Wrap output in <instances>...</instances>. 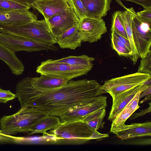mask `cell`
<instances>
[{
	"instance_id": "cell-1",
	"label": "cell",
	"mask_w": 151,
	"mask_h": 151,
	"mask_svg": "<svg viewBox=\"0 0 151 151\" xmlns=\"http://www.w3.org/2000/svg\"><path fill=\"white\" fill-rule=\"evenodd\" d=\"M101 86L96 80L83 79L70 80L56 88L40 90L33 85L31 77H28L17 84L16 94L21 107H31L38 112L60 118L103 94Z\"/></svg>"
},
{
	"instance_id": "cell-2",
	"label": "cell",
	"mask_w": 151,
	"mask_h": 151,
	"mask_svg": "<svg viewBox=\"0 0 151 151\" xmlns=\"http://www.w3.org/2000/svg\"><path fill=\"white\" fill-rule=\"evenodd\" d=\"M44 136L51 137L56 144H81L93 139L101 140L109 137L90 127L82 120L61 122Z\"/></svg>"
},
{
	"instance_id": "cell-3",
	"label": "cell",
	"mask_w": 151,
	"mask_h": 151,
	"mask_svg": "<svg viewBox=\"0 0 151 151\" xmlns=\"http://www.w3.org/2000/svg\"><path fill=\"white\" fill-rule=\"evenodd\" d=\"M47 115L24 106L15 114L4 116L0 119V133L12 135L20 133H28Z\"/></svg>"
},
{
	"instance_id": "cell-4",
	"label": "cell",
	"mask_w": 151,
	"mask_h": 151,
	"mask_svg": "<svg viewBox=\"0 0 151 151\" xmlns=\"http://www.w3.org/2000/svg\"><path fill=\"white\" fill-rule=\"evenodd\" d=\"M0 32L22 36L47 45L57 43L45 19L17 25L0 23Z\"/></svg>"
},
{
	"instance_id": "cell-5",
	"label": "cell",
	"mask_w": 151,
	"mask_h": 151,
	"mask_svg": "<svg viewBox=\"0 0 151 151\" xmlns=\"http://www.w3.org/2000/svg\"><path fill=\"white\" fill-rule=\"evenodd\" d=\"M90 66H74L48 59L42 62L36 72L41 75L71 79L86 75L92 69Z\"/></svg>"
},
{
	"instance_id": "cell-6",
	"label": "cell",
	"mask_w": 151,
	"mask_h": 151,
	"mask_svg": "<svg viewBox=\"0 0 151 151\" xmlns=\"http://www.w3.org/2000/svg\"><path fill=\"white\" fill-rule=\"evenodd\" d=\"M151 79V75L136 72L111 78L101 85L102 93H108L112 99L124 92L144 83Z\"/></svg>"
},
{
	"instance_id": "cell-7",
	"label": "cell",
	"mask_w": 151,
	"mask_h": 151,
	"mask_svg": "<svg viewBox=\"0 0 151 151\" xmlns=\"http://www.w3.org/2000/svg\"><path fill=\"white\" fill-rule=\"evenodd\" d=\"M0 43L14 52L22 51H57L58 49V47L54 45L45 44L19 35L1 32Z\"/></svg>"
},
{
	"instance_id": "cell-8",
	"label": "cell",
	"mask_w": 151,
	"mask_h": 151,
	"mask_svg": "<svg viewBox=\"0 0 151 151\" xmlns=\"http://www.w3.org/2000/svg\"><path fill=\"white\" fill-rule=\"evenodd\" d=\"M136 13L132 22L133 37L139 57L142 58L151 51V25L142 21Z\"/></svg>"
},
{
	"instance_id": "cell-9",
	"label": "cell",
	"mask_w": 151,
	"mask_h": 151,
	"mask_svg": "<svg viewBox=\"0 0 151 151\" xmlns=\"http://www.w3.org/2000/svg\"><path fill=\"white\" fill-rule=\"evenodd\" d=\"M78 27L82 42H97L107 32L105 22L101 17H84L80 19Z\"/></svg>"
},
{
	"instance_id": "cell-10",
	"label": "cell",
	"mask_w": 151,
	"mask_h": 151,
	"mask_svg": "<svg viewBox=\"0 0 151 151\" xmlns=\"http://www.w3.org/2000/svg\"><path fill=\"white\" fill-rule=\"evenodd\" d=\"M80 20L71 5L66 11L52 16L46 21L56 40L66 31L78 25Z\"/></svg>"
},
{
	"instance_id": "cell-11",
	"label": "cell",
	"mask_w": 151,
	"mask_h": 151,
	"mask_svg": "<svg viewBox=\"0 0 151 151\" xmlns=\"http://www.w3.org/2000/svg\"><path fill=\"white\" fill-rule=\"evenodd\" d=\"M107 97L100 95L86 105L76 109L60 118L61 122L82 120L86 116L96 111L106 108Z\"/></svg>"
},
{
	"instance_id": "cell-12",
	"label": "cell",
	"mask_w": 151,
	"mask_h": 151,
	"mask_svg": "<svg viewBox=\"0 0 151 151\" xmlns=\"http://www.w3.org/2000/svg\"><path fill=\"white\" fill-rule=\"evenodd\" d=\"M30 5L43 15L46 20L66 11L71 6L69 0H37Z\"/></svg>"
},
{
	"instance_id": "cell-13",
	"label": "cell",
	"mask_w": 151,
	"mask_h": 151,
	"mask_svg": "<svg viewBox=\"0 0 151 151\" xmlns=\"http://www.w3.org/2000/svg\"><path fill=\"white\" fill-rule=\"evenodd\" d=\"M122 140L151 135V122L125 124L120 129L114 132Z\"/></svg>"
},
{
	"instance_id": "cell-14",
	"label": "cell",
	"mask_w": 151,
	"mask_h": 151,
	"mask_svg": "<svg viewBox=\"0 0 151 151\" xmlns=\"http://www.w3.org/2000/svg\"><path fill=\"white\" fill-rule=\"evenodd\" d=\"M37 20V16L27 10H8L0 8V23L20 25Z\"/></svg>"
},
{
	"instance_id": "cell-15",
	"label": "cell",
	"mask_w": 151,
	"mask_h": 151,
	"mask_svg": "<svg viewBox=\"0 0 151 151\" xmlns=\"http://www.w3.org/2000/svg\"><path fill=\"white\" fill-rule=\"evenodd\" d=\"M151 86L140 85L129 90L112 99V104L108 119L112 121L116 116L124 109L139 92Z\"/></svg>"
},
{
	"instance_id": "cell-16",
	"label": "cell",
	"mask_w": 151,
	"mask_h": 151,
	"mask_svg": "<svg viewBox=\"0 0 151 151\" xmlns=\"http://www.w3.org/2000/svg\"><path fill=\"white\" fill-rule=\"evenodd\" d=\"M125 9L123 12L119 11V15L123 24L130 43L132 53L130 58L133 64L135 65L139 58L134 42L132 29V19L136 12L133 7L127 8Z\"/></svg>"
},
{
	"instance_id": "cell-17",
	"label": "cell",
	"mask_w": 151,
	"mask_h": 151,
	"mask_svg": "<svg viewBox=\"0 0 151 151\" xmlns=\"http://www.w3.org/2000/svg\"><path fill=\"white\" fill-rule=\"evenodd\" d=\"M57 43L61 48L75 50L81 45V37L78 25L70 28L57 39Z\"/></svg>"
},
{
	"instance_id": "cell-18",
	"label": "cell",
	"mask_w": 151,
	"mask_h": 151,
	"mask_svg": "<svg viewBox=\"0 0 151 151\" xmlns=\"http://www.w3.org/2000/svg\"><path fill=\"white\" fill-rule=\"evenodd\" d=\"M87 16L102 18L106 15L111 9L112 0H82Z\"/></svg>"
},
{
	"instance_id": "cell-19",
	"label": "cell",
	"mask_w": 151,
	"mask_h": 151,
	"mask_svg": "<svg viewBox=\"0 0 151 151\" xmlns=\"http://www.w3.org/2000/svg\"><path fill=\"white\" fill-rule=\"evenodd\" d=\"M0 59L7 65L12 72L16 75L22 74L24 71V66L18 58L15 52L0 43Z\"/></svg>"
},
{
	"instance_id": "cell-20",
	"label": "cell",
	"mask_w": 151,
	"mask_h": 151,
	"mask_svg": "<svg viewBox=\"0 0 151 151\" xmlns=\"http://www.w3.org/2000/svg\"><path fill=\"white\" fill-rule=\"evenodd\" d=\"M69 81L67 79L44 75H41L39 77L31 78L33 85L38 89L42 90L62 87L66 85Z\"/></svg>"
},
{
	"instance_id": "cell-21",
	"label": "cell",
	"mask_w": 151,
	"mask_h": 151,
	"mask_svg": "<svg viewBox=\"0 0 151 151\" xmlns=\"http://www.w3.org/2000/svg\"><path fill=\"white\" fill-rule=\"evenodd\" d=\"M60 122L59 117L47 115L33 126L28 134L30 135L35 134L42 133L44 135L46 133L47 131L54 129Z\"/></svg>"
},
{
	"instance_id": "cell-22",
	"label": "cell",
	"mask_w": 151,
	"mask_h": 151,
	"mask_svg": "<svg viewBox=\"0 0 151 151\" xmlns=\"http://www.w3.org/2000/svg\"><path fill=\"white\" fill-rule=\"evenodd\" d=\"M106 115V108H103L90 114L82 120L92 128L97 130L104 127V119Z\"/></svg>"
},
{
	"instance_id": "cell-23",
	"label": "cell",
	"mask_w": 151,
	"mask_h": 151,
	"mask_svg": "<svg viewBox=\"0 0 151 151\" xmlns=\"http://www.w3.org/2000/svg\"><path fill=\"white\" fill-rule=\"evenodd\" d=\"M54 60L56 62L63 63L72 65L93 67V64L92 63L94 61L95 59L86 55H83L80 56H70Z\"/></svg>"
},
{
	"instance_id": "cell-24",
	"label": "cell",
	"mask_w": 151,
	"mask_h": 151,
	"mask_svg": "<svg viewBox=\"0 0 151 151\" xmlns=\"http://www.w3.org/2000/svg\"><path fill=\"white\" fill-rule=\"evenodd\" d=\"M133 113V112L126 106L111 121L112 123L110 132L113 133L121 129L125 124L126 121Z\"/></svg>"
},
{
	"instance_id": "cell-25",
	"label": "cell",
	"mask_w": 151,
	"mask_h": 151,
	"mask_svg": "<svg viewBox=\"0 0 151 151\" xmlns=\"http://www.w3.org/2000/svg\"><path fill=\"white\" fill-rule=\"evenodd\" d=\"M31 7L30 4L14 0H0V8L8 10H27Z\"/></svg>"
},
{
	"instance_id": "cell-26",
	"label": "cell",
	"mask_w": 151,
	"mask_h": 151,
	"mask_svg": "<svg viewBox=\"0 0 151 151\" xmlns=\"http://www.w3.org/2000/svg\"><path fill=\"white\" fill-rule=\"evenodd\" d=\"M112 46L119 56L130 57L132 55L131 50L124 44L120 41L115 37L111 35Z\"/></svg>"
},
{
	"instance_id": "cell-27",
	"label": "cell",
	"mask_w": 151,
	"mask_h": 151,
	"mask_svg": "<svg viewBox=\"0 0 151 151\" xmlns=\"http://www.w3.org/2000/svg\"><path fill=\"white\" fill-rule=\"evenodd\" d=\"M119 12V11H117L112 14L111 29H114L120 35L128 39L123 24L120 17Z\"/></svg>"
},
{
	"instance_id": "cell-28",
	"label": "cell",
	"mask_w": 151,
	"mask_h": 151,
	"mask_svg": "<svg viewBox=\"0 0 151 151\" xmlns=\"http://www.w3.org/2000/svg\"><path fill=\"white\" fill-rule=\"evenodd\" d=\"M76 14L80 19L87 16V12L82 0H69Z\"/></svg>"
},
{
	"instance_id": "cell-29",
	"label": "cell",
	"mask_w": 151,
	"mask_h": 151,
	"mask_svg": "<svg viewBox=\"0 0 151 151\" xmlns=\"http://www.w3.org/2000/svg\"><path fill=\"white\" fill-rule=\"evenodd\" d=\"M151 51L142 58L137 72L151 75Z\"/></svg>"
},
{
	"instance_id": "cell-30",
	"label": "cell",
	"mask_w": 151,
	"mask_h": 151,
	"mask_svg": "<svg viewBox=\"0 0 151 151\" xmlns=\"http://www.w3.org/2000/svg\"><path fill=\"white\" fill-rule=\"evenodd\" d=\"M136 14L142 21L151 25V6L144 8Z\"/></svg>"
},
{
	"instance_id": "cell-31",
	"label": "cell",
	"mask_w": 151,
	"mask_h": 151,
	"mask_svg": "<svg viewBox=\"0 0 151 151\" xmlns=\"http://www.w3.org/2000/svg\"><path fill=\"white\" fill-rule=\"evenodd\" d=\"M17 97L16 94L9 90H4L0 87V102L6 103L8 101L12 100Z\"/></svg>"
},
{
	"instance_id": "cell-32",
	"label": "cell",
	"mask_w": 151,
	"mask_h": 151,
	"mask_svg": "<svg viewBox=\"0 0 151 151\" xmlns=\"http://www.w3.org/2000/svg\"><path fill=\"white\" fill-rule=\"evenodd\" d=\"M142 91L138 92L126 106L134 113L140 107L138 105L139 100V96L140 93Z\"/></svg>"
},
{
	"instance_id": "cell-33",
	"label": "cell",
	"mask_w": 151,
	"mask_h": 151,
	"mask_svg": "<svg viewBox=\"0 0 151 151\" xmlns=\"http://www.w3.org/2000/svg\"><path fill=\"white\" fill-rule=\"evenodd\" d=\"M116 1L123 7L126 9V7L121 3L119 0H116ZM132 2L142 6L145 8L151 6V0H121Z\"/></svg>"
},
{
	"instance_id": "cell-34",
	"label": "cell",
	"mask_w": 151,
	"mask_h": 151,
	"mask_svg": "<svg viewBox=\"0 0 151 151\" xmlns=\"http://www.w3.org/2000/svg\"><path fill=\"white\" fill-rule=\"evenodd\" d=\"M111 35L115 37L120 41L124 44L129 49L131 50L130 43L128 39L120 35L114 29H111Z\"/></svg>"
},
{
	"instance_id": "cell-35",
	"label": "cell",
	"mask_w": 151,
	"mask_h": 151,
	"mask_svg": "<svg viewBox=\"0 0 151 151\" xmlns=\"http://www.w3.org/2000/svg\"><path fill=\"white\" fill-rule=\"evenodd\" d=\"M148 104L149 106L148 108L144 109L141 110L139 112L135 114H133L129 117V120L131 121L134 119H135L139 116H143L147 113L150 112L151 111V103L150 101Z\"/></svg>"
},
{
	"instance_id": "cell-36",
	"label": "cell",
	"mask_w": 151,
	"mask_h": 151,
	"mask_svg": "<svg viewBox=\"0 0 151 151\" xmlns=\"http://www.w3.org/2000/svg\"><path fill=\"white\" fill-rule=\"evenodd\" d=\"M11 135L0 133V144L16 143L17 141Z\"/></svg>"
},
{
	"instance_id": "cell-37",
	"label": "cell",
	"mask_w": 151,
	"mask_h": 151,
	"mask_svg": "<svg viewBox=\"0 0 151 151\" xmlns=\"http://www.w3.org/2000/svg\"><path fill=\"white\" fill-rule=\"evenodd\" d=\"M151 94V86H150L143 91L140 94L139 100L142 98Z\"/></svg>"
},
{
	"instance_id": "cell-38",
	"label": "cell",
	"mask_w": 151,
	"mask_h": 151,
	"mask_svg": "<svg viewBox=\"0 0 151 151\" xmlns=\"http://www.w3.org/2000/svg\"><path fill=\"white\" fill-rule=\"evenodd\" d=\"M151 99V94H149L147 95L146 96H145V98L141 101L140 102V103L141 104H142L144 102L147 101L149 100H150Z\"/></svg>"
},
{
	"instance_id": "cell-39",
	"label": "cell",
	"mask_w": 151,
	"mask_h": 151,
	"mask_svg": "<svg viewBox=\"0 0 151 151\" xmlns=\"http://www.w3.org/2000/svg\"><path fill=\"white\" fill-rule=\"evenodd\" d=\"M21 2H24L31 4L35 1L37 0H14Z\"/></svg>"
}]
</instances>
